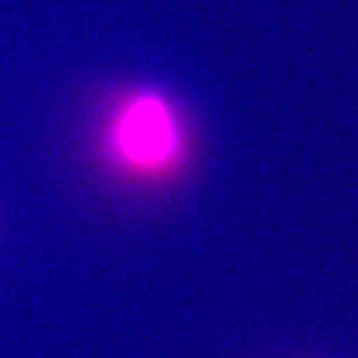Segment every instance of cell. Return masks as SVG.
<instances>
[{
	"label": "cell",
	"instance_id": "6da1fadb",
	"mask_svg": "<svg viewBox=\"0 0 358 358\" xmlns=\"http://www.w3.org/2000/svg\"><path fill=\"white\" fill-rule=\"evenodd\" d=\"M101 159L119 178L163 185L183 174L190 159V130L170 94L136 86L117 95L99 127Z\"/></svg>",
	"mask_w": 358,
	"mask_h": 358
}]
</instances>
